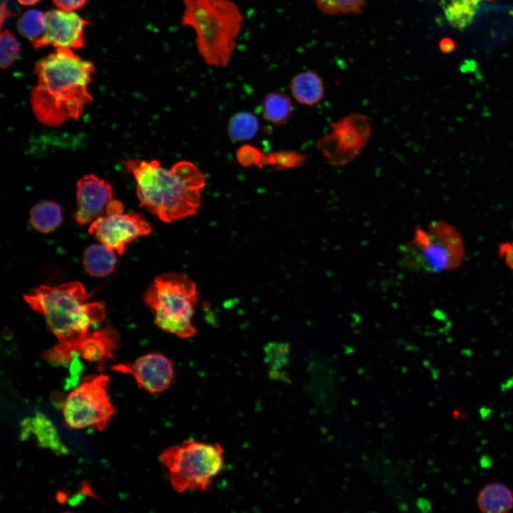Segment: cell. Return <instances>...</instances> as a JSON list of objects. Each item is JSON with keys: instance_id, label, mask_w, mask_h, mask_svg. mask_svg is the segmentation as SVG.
I'll list each match as a JSON object with an SVG mask.
<instances>
[{"instance_id": "27", "label": "cell", "mask_w": 513, "mask_h": 513, "mask_svg": "<svg viewBox=\"0 0 513 513\" xmlns=\"http://www.w3.org/2000/svg\"><path fill=\"white\" fill-rule=\"evenodd\" d=\"M305 160L304 155L296 152H279L264 155V164L275 166L279 169H286L301 165Z\"/></svg>"}, {"instance_id": "10", "label": "cell", "mask_w": 513, "mask_h": 513, "mask_svg": "<svg viewBox=\"0 0 513 513\" xmlns=\"http://www.w3.org/2000/svg\"><path fill=\"white\" fill-rule=\"evenodd\" d=\"M88 232L101 244L122 254L128 244L149 234L152 227L138 213L118 212L97 218Z\"/></svg>"}, {"instance_id": "19", "label": "cell", "mask_w": 513, "mask_h": 513, "mask_svg": "<svg viewBox=\"0 0 513 513\" xmlns=\"http://www.w3.org/2000/svg\"><path fill=\"white\" fill-rule=\"evenodd\" d=\"M264 118L275 125L285 124L294 110L293 103L289 96L284 92L274 91L267 93L262 100Z\"/></svg>"}, {"instance_id": "15", "label": "cell", "mask_w": 513, "mask_h": 513, "mask_svg": "<svg viewBox=\"0 0 513 513\" xmlns=\"http://www.w3.org/2000/svg\"><path fill=\"white\" fill-rule=\"evenodd\" d=\"M290 90L299 103L307 106L321 102L325 91L322 78L312 70L296 74L291 81Z\"/></svg>"}, {"instance_id": "9", "label": "cell", "mask_w": 513, "mask_h": 513, "mask_svg": "<svg viewBox=\"0 0 513 513\" xmlns=\"http://www.w3.org/2000/svg\"><path fill=\"white\" fill-rule=\"evenodd\" d=\"M331 131L317 142L318 149L330 164L344 165L354 160L367 144L371 126L363 114L347 115L331 125Z\"/></svg>"}, {"instance_id": "16", "label": "cell", "mask_w": 513, "mask_h": 513, "mask_svg": "<svg viewBox=\"0 0 513 513\" xmlns=\"http://www.w3.org/2000/svg\"><path fill=\"white\" fill-rule=\"evenodd\" d=\"M31 433L35 435L41 447L49 448L58 455L68 452L60 442L52 423L41 413H37L33 418L25 419L22 423V438L26 439Z\"/></svg>"}, {"instance_id": "31", "label": "cell", "mask_w": 513, "mask_h": 513, "mask_svg": "<svg viewBox=\"0 0 513 513\" xmlns=\"http://www.w3.org/2000/svg\"><path fill=\"white\" fill-rule=\"evenodd\" d=\"M440 48L442 51L445 53H450L455 49V46L454 42L451 39L445 38L440 41Z\"/></svg>"}, {"instance_id": "7", "label": "cell", "mask_w": 513, "mask_h": 513, "mask_svg": "<svg viewBox=\"0 0 513 513\" xmlns=\"http://www.w3.org/2000/svg\"><path fill=\"white\" fill-rule=\"evenodd\" d=\"M160 461L177 492L205 491L223 467L224 450L219 443L186 440L165 450Z\"/></svg>"}, {"instance_id": "25", "label": "cell", "mask_w": 513, "mask_h": 513, "mask_svg": "<svg viewBox=\"0 0 513 513\" xmlns=\"http://www.w3.org/2000/svg\"><path fill=\"white\" fill-rule=\"evenodd\" d=\"M264 361L269 366V375L274 378L289 362V347L282 342H269L264 347Z\"/></svg>"}, {"instance_id": "13", "label": "cell", "mask_w": 513, "mask_h": 513, "mask_svg": "<svg viewBox=\"0 0 513 513\" xmlns=\"http://www.w3.org/2000/svg\"><path fill=\"white\" fill-rule=\"evenodd\" d=\"M77 209L74 218L84 225L104 215L109 202L113 200L112 187L105 180L93 174L80 178L76 183Z\"/></svg>"}, {"instance_id": "18", "label": "cell", "mask_w": 513, "mask_h": 513, "mask_svg": "<svg viewBox=\"0 0 513 513\" xmlns=\"http://www.w3.org/2000/svg\"><path fill=\"white\" fill-rule=\"evenodd\" d=\"M115 251L104 244H93L85 251L83 264L91 276L104 277L110 274L117 264Z\"/></svg>"}, {"instance_id": "29", "label": "cell", "mask_w": 513, "mask_h": 513, "mask_svg": "<svg viewBox=\"0 0 513 513\" xmlns=\"http://www.w3.org/2000/svg\"><path fill=\"white\" fill-rule=\"evenodd\" d=\"M498 254L507 267L513 271V240L502 242L498 247Z\"/></svg>"}, {"instance_id": "21", "label": "cell", "mask_w": 513, "mask_h": 513, "mask_svg": "<svg viewBox=\"0 0 513 513\" xmlns=\"http://www.w3.org/2000/svg\"><path fill=\"white\" fill-rule=\"evenodd\" d=\"M445 17L457 28H464L472 21L480 0H442Z\"/></svg>"}, {"instance_id": "12", "label": "cell", "mask_w": 513, "mask_h": 513, "mask_svg": "<svg viewBox=\"0 0 513 513\" xmlns=\"http://www.w3.org/2000/svg\"><path fill=\"white\" fill-rule=\"evenodd\" d=\"M46 26L43 35L31 41L34 48L52 45L56 48H78L84 45L83 31L89 23L78 14L56 9L46 13Z\"/></svg>"}, {"instance_id": "5", "label": "cell", "mask_w": 513, "mask_h": 513, "mask_svg": "<svg viewBox=\"0 0 513 513\" xmlns=\"http://www.w3.org/2000/svg\"><path fill=\"white\" fill-rule=\"evenodd\" d=\"M199 294L195 283L187 276L167 273L156 277L144 294L143 300L163 331L181 338L196 334L192 323Z\"/></svg>"}, {"instance_id": "22", "label": "cell", "mask_w": 513, "mask_h": 513, "mask_svg": "<svg viewBox=\"0 0 513 513\" xmlns=\"http://www.w3.org/2000/svg\"><path fill=\"white\" fill-rule=\"evenodd\" d=\"M259 130L257 118L249 112H239L233 115L228 123V134L234 142L248 140L254 138Z\"/></svg>"}, {"instance_id": "23", "label": "cell", "mask_w": 513, "mask_h": 513, "mask_svg": "<svg viewBox=\"0 0 513 513\" xmlns=\"http://www.w3.org/2000/svg\"><path fill=\"white\" fill-rule=\"evenodd\" d=\"M46 26V14L37 9L26 11L19 19L17 28L24 37L31 41L41 37Z\"/></svg>"}, {"instance_id": "24", "label": "cell", "mask_w": 513, "mask_h": 513, "mask_svg": "<svg viewBox=\"0 0 513 513\" xmlns=\"http://www.w3.org/2000/svg\"><path fill=\"white\" fill-rule=\"evenodd\" d=\"M318 9L328 16L360 14L367 0H314Z\"/></svg>"}, {"instance_id": "3", "label": "cell", "mask_w": 513, "mask_h": 513, "mask_svg": "<svg viewBox=\"0 0 513 513\" xmlns=\"http://www.w3.org/2000/svg\"><path fill=\"white\" fill-rule=\"evenodd\" d=\"M88 298L78 281L57 286L41 285L24 296L30 307L44 316L59 344L72 355H78L77 348L90 326L105 317L104 304L88 302Z\"/></svg>"}, {"instance_id": "8", "label": "cell", "mask_w": 513, "mask_h": 513, "mask_svg": "<svg viewBox=\"0 0 513 513\" xmlns=\"http://www.w3.org/2000/svg\"><path fill=\"white\" fill-rule=\"evenodd\" d=\"M108 377L90 375L71 390L61 405L65 423L71 429L93 428L105 430L115 408L107 393Z\"/></svg>"}, {"instance_id": "2", "label": "cell", "mask_w": 513, "mask_h": 513, "mask_svg": "<svg viewBox=\"0 0 513 513\" xmlns=\"http://www.w3.org/2000/svg\"><path fill=\"white\" fill-rule=\"evenodd\" d=\"M125 166L135 180L140 206L161 221L172 222L197 212L206 180L192 162L181 160L167 169L155 160L132 159Z\"/></svg>"}, {"instance_id": "17", "label": "cell", "mask_w": 513, "mask_h": 513, "mask_svg": "<svg viewBox=\"0 0 513 513\" xmlns=\"http://www.w3.org/2000/svg\"><path fill=\"white\" fill-rule=\"evenodd\" d=\"M477 504L482 512L505 513L513 509V492L504 484H485L477 497Z\"/></svg>"}, {"instance_id": "32", "label": "cell", "mask_w": 513, "mask_h": 513, "mask_svg": "<svg viewBox=\"0 0 513 513\" xmlns=\"http://www.w3.org/2000/svg\"><path fill=\"white\" fill-rule=\"evenodd\" d=\"M41 0H17V1L23 6H31L34 5Z\"/></svg>"}, {"instance_id": "11", "label": "cell", "mask_w": 513, "mask_h": 513, "mask_svg": "<svg viewBox=\"0 0 513 513\" xmlns=\"http://www.w3.org/2000/svg\"><path fill=\"white\" fill-rule=\"evenodd\" d=\"M112 368L133 375L140 388L153 395L168 389L175 376L172 361L160 353H147L131 364H118Z\"/></svg>"}, {"instance_id": "14", "label": "cell", "mask_w": 513, "mask_h": 513, "mask_svg": "<svg viewBox=\"0 0 513 513\" xmlns=\"http://www.w3.org/2000/svg\"><path fill=\"white\" fill-rule=\"evenodd\" d=\"M118 336L110 327L88 334L80 343L76 353L90 363L101 365L110 358L117 348Z\"/></svg>"}, {"instance_id": "26", "label": "cell", "mask_w": 513, "mask_h": 513, "mask_svg": "<svg viewBox=\"0 0 513 513\" xmlns=\"http://www.w3.org/2000/svg\"><path fill=\"white\" fill-rule=\"evenodd\" d=\"M20 51L19 44L15 36L8 30L1 33V68H8L16 60Z\"/></svg>"}, {"instance_id": "1", "label": "cell", "mask_w": 513, "mask_h": 513, "mask_svg": "<svg viewBox=\"0 0 513 513\" xmlns=\"http://www.w3.org/2000/svg\"><path fill=\"white\" fill-rule=\"evenodd\" d=\"M34 70L37 84L31 95L36 118L47 126L78 119L92 101L88 88L95 72L93 64L69 48H56L40 59Z\"/></svg>"}, {"instance_id": "6", "label": "cell", "mask_w": 513, "mask_h": 513, "mask_svg": "<svg viewBox=\"0 0 513 513\" xmlns=\"http://www.w3.org/2000/svg\"><path fill=\"white\" fill-rule=\"evenodd\" d=\"M402 261L409 270L437 274L459 268L465 257V245L458 230L435 221L418 227L413 239L401 247Z\"/></svg>"}, {"instance_id": "4", "label": "cell", "mask_w": 513, "mask_h": 513, "mask_svg": "<svg viewBox=\"0 0 513 513\" xmlns=\"http://www.w3.org/2000/svg\"><path fill=\"white\" fill-rule=\"evenodd\" d=\"M182 24L193 30L206 64L226 67L236 48L243 15L231 0H183Z\"/></svg>"}, {"instance_id": "30", "label": "cell", "mask_w": 513, "mask_h": 513, "mask_svg": "<svg viewBox=\"0 0 513 513\" xmlns=\"http://www.w3.org/2000/svg\"><path fill=\"white\" fill-rule=\"evenodd\" d=\"M53 2L60 9L64 11H71L78 9L86 4L87 0H52Z\"/></svg>"}, {"instance_id": "20", "label": "cell", "mask_w": 513, "mask_h": 513, "mask_svg": "<svg viewBox=\"0 0 513 513\" xmlns=\"http://www.w3.org/2000/svg\"><path fill=\"white\" fill-rule=\"evenodd\" d=\"M62 221L61 207L55 202L43 201L36 204L30 210V222L33 227L41 233L54 231Z\"/></svg>"}, {"instance_id": "28", "label": "cell", "mask_w": 513, "mask_h": 513, "mask_svg": "<svg viewBox=\"0 0 513 513\" xmlns=\"http://www.w3.org/2000/svg\"><path fill=\"white\" fill-rule=\"evenodd\" d=\"M237 158L244 167L252 165L261 167L264 165V155L256 147L247 145L237 150Z\"/></svg>"}]
</instances>
